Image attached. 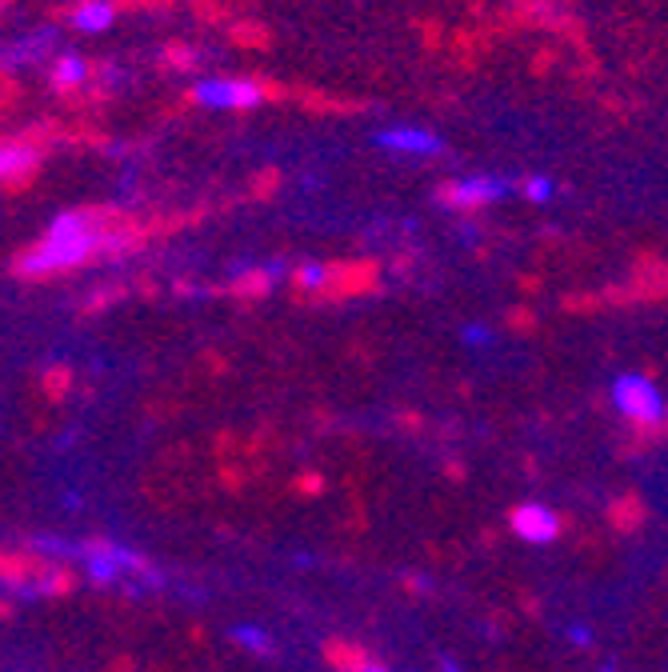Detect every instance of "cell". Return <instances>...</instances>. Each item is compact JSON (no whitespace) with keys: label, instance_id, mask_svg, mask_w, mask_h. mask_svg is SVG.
<instances>
[{"label":"cell","instance_id":"6da1fadb","mask_svg":"<svg viewBox=\"0 0 668 672\" xmlns=\"http://www.w3.org/2000/svg\"><path fill=\"white\" fill-rule=\"evenodd\" d=\"M124 244H132L128 224H116V220H108L104 212H92V208H72V212H60L48 224V232L16 256V276L52 280V276H64V272L88 264L92 256L120 252Z\"/></svg>","mask_w":668,"mask_h":672},{"label":"cell","instance_id":"7a4b0ae2","mask_svg":"<svg viewBox=\"0 0 668 672\" xmlns=\"http://www.w3.org/2000/svg\"><path fill=\"white\" fill-rule=\"evenodd\" d=\"M192 100L200 108L240 112V108H256L264 100V88L256 80H240V76H204V80H196Z\"/></svg>","mask_w":668,"mask_h":672},{"label":"cell","instance_id":"3957f363","mask_svg":"<svg viewBox=\"0 0 668 672\" xmlns=\"http://www.w3.org/2000/svg\"><path fill=\"white\" fill-rule=\"evenodd\" d=\"M612 396H616V408L632 424H656V420H664V400H660V392L644 376H620L616 388H612Z\"/></svg>","mask_w":668,"mask_h":672},{"label":"cell","instance_id":"277c9868","mask_svg":"<svg viewBox=\"0 0 668 672\" xmlns=\"http://www.w3.org/2000/svg\"><path fill=\"white\" fill-rule=\"evenodd\" d=\"M504 192H508V180H500V176H460V180L440 188V200L448 208L472 212V208H484V204L500 200Z\"/></svg>","mask_w":668,"mask_h":672},{"label":"cell","instance_id":"5b68a950","mask_svg":"<svg viewBox=\"0 0 668 672\" xmlns=\"http://www.w3.org/2000/svg\"><path fill=\"white\" fill-rule=\"evenodd\" d=\"M56 568V560H48V556H40L36 548H4V564H0V572H4V584L8 588H24V592H40V584H44V576Z\"/></svg>","mask_w":668,"mask_h":672},{"label":"cell","instance_id":"8992f818","mask_svg":"<svg viewBox=\"0 0 668 672\" xmlns=\"http://www.w3.org/2000/svg\"><path fill=\"white\" fill-rule=\"evenodd\" d=\"M376 148L392 152V156H436L444 152V140L420 124H392L376 132Z\"/></svg>","mask_w":668,"mask_h":672},{"label":"cell","instance_id":"52a82bcc","mask_svg":"<svg viewBox=\"0 0 668 672\" xmlns=\"http://www.w3.org/2000/svg\"><path fill=\"white\" fill-rule=\"evenodd\" d=\"M508 528L520 540H528V544H548V540H556L564 532V520L552 508H544V504H516L508 512Z\"/></svg>","mask_w":668,"mask_h":672},{"label":"cell","instance_id":"ba28073f","mask_svg":"<svg viewBox=\"0 0 668 672\" xmlns=\"http://www.w3.org/2000/svg\"><path fill=\"white\" fill-rule=\"evenodd\" d=\"M324 664L332 672H372V652L360 644V640H344V636H328L324 648H320Z\"/></svg>","mask_w":668,"mask_h":672},{"label":"cell","instance_id":"9c48e42d","mask_svg":"<svg viewBox=\"0 0 668 672\" xmlns=\"http://www.w3.org/2000/svg\"><path fill=\"white\" fill-rule=\"evenodd\" d=\"M604 516H608V524H612L620 536H632V532L644 524L648 504H644V496H640V492H620V496H612V500H608Z\"/></svg>","mask_w":668,"mask_h":672},{"label":"cell","instance_id":"30bf717a","mask_svg":"<svg viewBox=\"0 0 668 672\" xmlns=\"http://www.w3.org/2000/svg\"><path fill=\"white\" fill-rule=\"evenodd\" d=\"M68 20L76 32H108L116 24V4L112 0H80L68 12Z\"/></svg>","mask_w":668,"mask_h":672},{"label":"cell","instance_id":"8fae6325","mask_svg":"<svg viewBox=\"0 0 668 672\" xmlns=\"http://www.w3.org/2000/svg\"><path fill=\"white\" fill-rule=\"evenodd\" d=\"M52 84H56L60 92H76V88H84V84H88V60L76 56V52H60V56H52Z\"/></svg>","mask_w":668,"mask_h":672},{"label":"cell","instance_id":"7c38bea8","mask_svg":"<svg viewBox=\"0 0 668 672\" xmlns=\"http://www.w3.org/2000/svg\"><path fill=\"white\" fill-rule=\"evenodd\" d=\"M36 168V148L32 144H20V140H8L0 148V172H4V184H16L20 176H28Z\"/></svg>","mask_w":668,"mask_h":672},{"label":"cell","instance_id":"4fadbf2b","mask_svg":"<svg viewBox=\"0 0 668 672\" xmlns=\"http://www.w3.org/2000/svg\"><path fill=\"white\" fill-rule=\"evenodd\" d=\"M272 280H276V268H248L244 276L232 280V292L236 296H264L272 288Z\"/></svg>","mask_w":668,"mask_h":672},{"label":"cell","instance_id":"5bb4252c","mask_svg":"<svg viewBox=\"0 0 668 672\" xmlns=\"http://www.w3.org/2000/svg\"><path fill=\"white\" fill-rule=\"evenodd\" d=\"M76 584H80L76 568H68V564H56V568L44 576V584H40V592H36V596H68Z\"/></svg>","mask_w":668,"mask_h":672},{"label":"cell","instance_id":"9a60e30c","mask_svg":"<svg viewBox=\"0 0 668 672\" xmlns=\"http://www.w3.org/2000/svg\"><path fill=\"white\" fill-rule=\"evenodd\" d=\"M324 280H328V264H300V268H292V288H300V292H324Z\"/></svg>","mask_w":668,"mask_h":672},{"label":"cell","instance_id":"2e32d148","mask_svg":"<svg viewBox=\"0 0 668 672\" xmlns=\"http://www.w3.org/2000/svg\"><path fill=\"white\" fill-rule=\"evenodd\" d=\"M40 384H44V396H48V400H64V396H68V384H72V368H68V364H52Z\"/></svg>","mask_w":668,"mask_h":672},{"label":"cell","instance_id":"e0dca14e","mask_svg":"<svg viewBox=\"0 0 668 672\" xmlns=\"http://www.w3.org/2000/svg\"><path fill=\"white\" fill-rule=\"evenodd\" d=\"M520 192H524V200H536V204H544V200H552V180L548 176H524L520 180Z\"/></svg>","mask_w":668,"mask_h":672},{"label":"cell","instance_id":"ac0fdd59","mask_svg":"<svg viewBox=\"0 0 668 672\" xmlns=\"http://www.w3.org/2000/svg\"><path fill=\"white\" fill-rule=\"evenodd\" d=\"M292 488H296V496H320L324 492V476L320 472H300Z\"/></svg>","mask_w":668,"mask_h":672},{"label":"cell","instance_id":"d6986e66","mask_svg":"<svg viewBox=\"0 0 668 672\" xmlns=\"http://www.w3.org/2000/svg\"><path fill=\"white\" fill-rule=\"evenodd\" d=\"M240 636V644H252V648H264V636L260 632H236Z\"/></svg>","mask_w":668,"mask_h":672},{"label":"cell","instance_id":"ffe728a7","mask_svg":"<svg viewBox=\"0 0 668 672\" xmlns=\"http://www.w3.org/2000/svg\"><path fill=\"white\" fill-rule=\"evenodd\" d=\"M444 476H448V480H464V468H460V464H452V460H448V464H444Z\"/></svg>","mask_w":668,"mask_h":672},{"label":"cell","instance_id":"44dd1931","mask_svg":"<svg viewBox=\"0 0 668 672\" xmlns=\"http://www.w3.org/2000/svg\"><path fill=\"white\" fill-rule=\"evenodd\" d=\"M400 424H404V428H412V432H416V428H420V416H416V412H404V416H400Z\"/></svg>","mask_w":668,"mask_h":672},{"label":"cell","instance_id":"7402d4cb","mask_svg":"<svg viewBox=\"0 0 668 672\" xmlns=\"http://www.w3.org/2000/svg\"><path fill=\"white\" fill-rule=\"evenodd\" d=\"M112 672H132V660L124 656V660H112Z\"/></svg>","mask_w":668,"mask_h":672},{"label":"cell","instance_id":"603a6c76","mask_svg":"<svg viewBox=\"0 0 668 672\" xmlns=\"http://www.w3.org/2000/svg\"><path fill=\"white\" fill-rule=\"evenodd\" d=\"M372 672H384V668H380V664H372Z\"/></svg>","mask_w":668,"mask_h":672}]
</instances>
